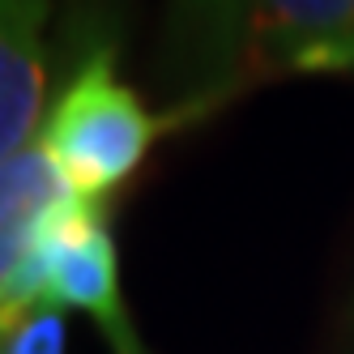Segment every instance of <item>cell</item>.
<instances>
[{"label":"cell","mask_w":354,"mask_h":354,"mask_svg":"<svg viewBox=\"0 0 354 354\" xmlns=\"http://www.w3.org/2000/svg\"><path fill=\"white\" fill-rule=\"evenodd\" d=\"M47 0H0V162L30 145L43 103Z\"/></svg>","instance_id":"5b68a950"},{"label":"cell","mask_w":354,"mask_h":354,"mask_svg":"<svg viewBox=\"0 0 354 354\" xmlns=\"http://www.w3.org/2000/svg\"><path fill=\"white\" fill-rule=\"evenodd\" d=\"M235 13L239 0H175V43L184 56V73L205 94H226Z\"/></svg>","instance_id":"8992f818"},{"label":"cell","mask_w":354,"mask_h":354,"mask_svg":"<svg viewBox=\"0 0 354 354\" xmlns=\"http://www.w3.org/2000/svg\"><path fill=\"white\" fill-rule=\"evenodd\" d=\"M39 243L47 252V308H60V303L82 308L107 333L111 354H145L141 337L129 324V312H124L115 243L107 222L98 218V205L90 201L64 205L47 222Z\"/></svg>","instance_id":"3957f363"},{"label":"cell","mask_w":354,"mask_h":354,"mask_svg":"<svg viewBox=\"0 0 354 354\" xmlns=\"http://www.w3.org/2000/svg\"><path fill=\"white\" fill-rule=\"evenodd\" d=\"M73 201L86 196L73 192L56 158L47 154V145L30 141L21 154L0 162V299H5L17 269L30 261L47 222Z\"/></svg>","instance_id":"277c9868"},{"label":"cell","mask_w":354,"mask_h":354,"mask_svg":"<svg viewBox=\"0 0 354 354\" xmlns=\"http://www.w3.org/2000/svg\"><path fill=\"white\" fill-rule=\"evenodd\" d=\"M167 124L171 120H154L129 86L115 82L111 52H94L47 115L43 145L73 192L98 205V196L120 188L141 167Z\"/></svg>","instance_id":"6da1fadb"},{"label":"cell","mask_w":354,"mask_h":354,"mask_svg":"<svg viewBox=\"0 0 354 354\" xmlns=\"http://www.w3.org/2000/svg\"><path fill=\"white\" fill-rule=\"evenodd\" d=\"M0 354H64V316L56 308H30L0 320Z\"/></svg>","instance_id":"52a82bcc"},{"label":"cell","mask_w":354,"mask_h":354,"mask_svg":"<svg viewBox=\"0 0 354 354\" xmlns=\"http://www.w3.org/2000/svg\"><path fill=\"white\" fill-rule=\"evenodd\" d=\"M269 73L354 77V0H239L226 90Z\"/></svg>","instance_id":"7a4b0ae2"}]
</instances>
